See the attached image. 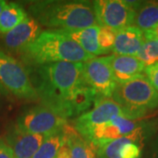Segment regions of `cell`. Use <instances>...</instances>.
<instances>
[{
  "mask_svg": "<svg viewBox=\"0 0 158 158\" xmlns=\"http://www.w3.org/2000/svg\"><path fill=\"white\" fill-rule=\"evenodd\" d=\"M27 71L40 105L66 119L79 117L100 99L85 80L84 62L48 63Z\"/></svg>",
  "mask_w": 158,
  "mask_h": 158,
  "instance_id": "1",
  "label": "cell"
},
{
  "mask_svg": "<svg viewBox=\"0 0 158 158\" xmlns=\"http://www.w3.org/2000/svg\"><path fill=\"white\" fill-rule=\"evenodd\" d=\"M30 11L35 19L51 30H77L98 26L93 2L38 1Z\"/></svg>",
  "mask_w": 158,
  "mask_h": 158,
  "instance_id": "2",
  "label": "cell"
},
{
  "mask_svg": "<svg viewBox=\"0 0 158 158\" xmlns=\"http://www.w3.org/2000/svg\"><path fill=\"white\" fill-rule=\"evenodd\" d=\"M28 67L60 62H85L93 59L73 40L59 30H46L21 53Z\"/></svg>",
  "mask_w": 158,
  "mask_h": 158,
  "instance_id": "3",
  "label": "cell"
},
{
  "mask_svg": "<svg viewBox=\"0 0 158 158\" xmlns=\"http://www.w3.org/2000/svg\"><path fill=\"white\" fill-rule=\"evenodd\" d=\"M111 98L124 108L133 120L141 119L158 107V92L142 74L117 85Z\"/></svg>",
  "mask_w": 158,
  "mask_h": 158,
  "instance_id": "4",
  "label": "cell"
},
{
  "mask_svg": "<svg viewBox=\"0 0 158 158\" xmlns=\"http://www.w3.org/2000/svg\"><path fill=\"white\" fill-rule=\"evenodd\" d=\"M0 85L8 92L25 100H39L27 69L19 61L0 50Z\"/></svg>",
  "mask_w": 158,
  "mask_h": 158,
  "instance_id": "5",
  "label": "cell"
},
{
  "mask_svg": "<svg viewBox=\"0 0 158 158\" xmlns=\"http://www.w3.org/2000/svg\"><path fill=\"white\" fill-rule=\"evenodd\" d=\"M140 1L98 0L93 2L99 27H106L116 33L134 25L135 11Z\"/></svg>",
  "mask_w": 158,
  "mask_h": 158,
  "instance_id": "6",
  "label": "cell"
},
{
  "mask_svg": "<svg viewBox=\"0 0 158 158\" xmlns=\"http://www.w3.org/2000/svg\"><path fill=\"white\" fill-rule=\"evenodd\" d=\"M67 123L51 109L40 105L27 110L18 118L16 127L29 134L48 135Z\"/></svg>",
  "mask_w": 158,
  "mask_h": 158,
  "instance_id": "7",
  "label": "cell"
},
{
  "mask_svg": "<svg viewBox=\"0 0 158 158\" xmlns=\"http://www.w3.org/2000/svg\"><path fill=\"white\" fill-rule=\"evenodd\" d=\"M112 56L94 57L84 62V75L98 98H111L117 83L111 66Z\"/></svg>",
  "mask_w": 158,
  "mask_h": 158,
  "instance_id": "8",
  "label": "cell"
},
{
  "mask_svg": "<svg viewBox=\"0 0 158 158\" xmlns=\"http://www.w3.org/2000/svg\"><path fill=\"white\" fill-rule=\"evenodd\" d=\"M118 116L128 118L127 111L112 98H100L94 104L91 110L83 113L75 119L74 127L81 135L84 136L92 128Z\"/></svg>",
  "mask_w": 158,
  "mask_h": 158,
  "instance_id": "9",
  "label": "cell"
},
{
  "mask_svg": "<svg viewBox=\"0 0 158 158\" xmlns=\"http://www.w3.org/2000/svg\"><path fill=\"white\" fill-rule=\"evenodd\" d=\"M146 122L145 120H133L123 116H118L105 124L92 128L83 137L98 148L119 137L135 133L146 124Z\"/></svg>",
  "mask_w": 158,
  "mask_h": 158,
  "instance_id": "10",
  "label": "cell"
},
{
  "mask_svg": "<svg viewBox=\"0 0 158 158\" xmlns=\"http://www.w3.org/2000/svg\"><path fill=\"white\" fill-rule=\"evenodd\" d=\"M40 30V24L34 18L27 17L4 35L5 46L9 50L21 53L38 38Z\"/></svg>",
  "mask_w": 158,
  "mask_h": 158,
  "instance_id": "11",
  "label": "cell"
},
{
  "mask_svg": "<svg viewBox=\"0 0 158 158\" xmlns=\"http://www.w3.org/2000/svg\"><path fill=\"white\" fill-rule=\"evenodd\" d=\"M45 137L24 132L15 126L8 132L6 142L12 150L14 158H33Z\"/></svg>",
  "mask_w": 158,
  "mask_h": 158,
  "instance_id": "12",
  "label": "cell"
},
{
  "mask_svg": "<svg viewBox=\"0 0 158 158\" xmlns=\"http://www.w3.org/2000/svg\"><path fill=\"white\" fill-rule=\"evenodd\" d=\"M144 41L143 32L135 26H130L116 33L112 51L117 56H136Z\"/></svg>",
  "mask_w": 158,
  "mask_h": 158,
  "instance_id": "13",
  "label": "cell"
},
{
  "mask_svg": "<svg viewBox=\"0 0 158 158\" xmlns=\"http://www.w3.org/2000/svg\"><path fill=\"white\" fill-rule=\"evenodd\" d=\"M111 66L117 85L124 84L141 75L146 65L136 56L112 55Z\"/></svg>",
  "mask_w": 158,
  "mask_h": 158,
  "instance_id": "14",
  "label": "cell"
},
{
  "mask_svg": "<svg viewBox=\"0 0 158 158\" xmlns=\"http://www.w3.org/2000/svg\"><path fill=\"white\" fill-rule=\"evenodd\" d=\"M100 27L94 26L87 28L77 30H59L62 34H66L77 45L90 56H98L102 55L98 44V34Z\"/></svg>",
  "mask_w": 158,
  "mask_h": 158,
  "instance_id": "15",
  "label": "cell"
},
{
  "mask_svg": "<svg viewBox=\"0 0 158 158\" xmlns=\"http://www.w3.org/2000/svg\"><path fill=\"white\" fill-rule=\"evenodd\" d=\"M67 142L70 150V158H98L97 148L93 144L69 124L67 125Z\"/></svg>",
  "mask_w": 158,
  "mask_h": 158,
  "instance_id": "16",
  "label": "cell"
},
{
  "mask_svg": "<svg viewBox=\"0 0 158 158\" xmlns=\"http://www.w3.org/2000/svg\"><path fill=\"white\" fill-rule=\"evenodd\" d=\"M158 25V1L141 2L135 11L134 25L141 31L147 32Z\"/></svg>",
  "mask_w": 158,
  "mask_h": 158,
  "instance_id": "17",
  "label": "cell"
},
{
  "mask_svg": "<svg viewBox=\"0 0 158 158\" xmlns=\"http://www.w3.org/2000/svg\"><path fill=\"white\" fill-rule=\"evenodd\" d=\"M67 125L62 128L46 135L42 144L33 158H55L60 148L67 142Z\"/></svg>",
  "mask_w": 158,
  "mask_h": 158,
  "instance_id": "18",
  "label": "cell"
},
{
  "mask_svg": "<svg viewBox=\"0 0 158 158\" xmlns=\"http://www.w3.org/2000/svg\"><path fill=\"white\" fill-rule=\"evenodd\" d=\"M27 17V12L19 5L6 4L0 13V34H7Z\"/></svg>",
  "mask_w": 158,
  "mask_h": 158,
  "instance_id": "19",
  "label": "cell"
},
{
  "mask_svg": "<svg viewBox=\"0 0 158 158\" xmlns=\"http://www.w3.org/2000/svg\"><path fill=\"white\" fill-rule=\"evenodd\" d=\"M136 57L146 66L158 62V39L145 40Z\"/></svg>",
  "mask_w": 158,
  "mask_h": 158,
  "instance_id": "20",
  "label": "cell"
},
{
  "mask_svg": "<svg viewBox=\"0 0 158 158\" xmlns=\"http://www.w3.org/2000/svg\"><path fill=\"white\" fill-rule=\"evenodd\" d=\"M115 36H116L115 31L106 27H100L99 34H98V44L101 49L102 55L106 54L113 49Z\"/></svg>",
  "mask_w": 158,
  "mask_h": 158,
  "instance_id": "21",
  "label": "cell"
},
{
  "mask_svg": "<svg viewBox=\"0 0 158 158\" xmlns=\"http://www.w3.org/2000/svg\"><path fill=\"white\" fill-rule=\"evenodd\" d=\"M144 72L154 89L158 92V62L146 66Z\"/></svg>",
  "mask_w": 158,
  "mask_h": 158,
  "instance_id": "22",
  "label": "cell"
},
{
  "mask_svg": "<svg viewBox=\"0 0 158 158\" xmlns=\"http://www.w3.org/2000/svg\"><path fill=\"white\" fill-rule=\"evenodd\" d=\"M0 158H14L11 148L3 140H0Z\"/></svg>",
  "mask_w": 158,
  "mask_h": 158,
  "instance_id": "23",
  "label": "cell"
},
{
  "mask_svg": "<svg viewBox=\"0 0 158 158\" xmlns=\"http://www.w3.org/2000/svg\"><path fill=\"white\" fill-rule=\"evenodd\" d=\"M149 158H158V135L153 140L150 144Z\"/></svg>",
  "mask_w": 158,
  "mask_h": 158,
  "instance_id": "24",
  "label": "cell"
},
{
  "mask_svg": "<svg viewBox=\"0 0 158 158\" xmlns=\"http://www.w3.org/2000/svg\"><path fill=\"white\" fill-rule=\"evenodd\" d=\"M55 158H70V150L68 145V142H66L62 146L60 150L58 151L57 155Z\"/></svg>",
  "mask_w": 158,
  "mask_h": 158,
  "instance_id": "25",
  "label": "cell"
},
{
  "mask_svg": "<svg viewBox=\"0 0 158 158\" xmlns=\"http://www.w3.org/2000/svg\"><path fill=\"white\" fill-rule=\"evenodd\" d=\"M6 5V1H4V0H0V13H1V11H2L3 8L5 7Z\"/></svg>",
  "mask_w": 158,
  "mask_h": 158,
  "instance_id": "26",
  "label": "cell"
},
{
  "mask_svg": "<svg viewBox=\"0 0 158 158\" xmlns=\"http://www.w3.org/2000/svg\"><path fill=\"white\" fill-rule=\"evenodd\" d=\"M0 94H1V95H7V94H9V93H8V92L0 85Z\"/></svg>",
  "mask_w": 158,
  "mask_h": 158,
  "instance_id": "27",
  "label": "cell"
}]
</instances>
